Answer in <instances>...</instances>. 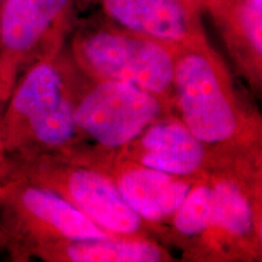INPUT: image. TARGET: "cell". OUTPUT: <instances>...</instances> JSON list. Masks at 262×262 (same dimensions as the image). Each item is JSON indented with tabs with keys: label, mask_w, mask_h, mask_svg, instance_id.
<instances>
[{
	"label": "cell",
	"mask_w": 262,
	"mask_h": 262,
	"mask_svg": "<svg viewBox=\"0 0 262 262\" xmlns=\"http://www.w3.org/2000/svg\"><path fill=\"white\" fill-rule=\"evenodd\" d=\"M2 3H3V0H0V4H2Z\"/></svg>",
	"instance_id": "2e32d148"
},
{
	"label": "cell",
	"mask_w": 262,
	"mask_h": 262,
	"mask_svg": "<svg viewBox=\"0 0 262 262\" xmlns=\"http://www.w3.org/2000/svg\"><path fill=\"white\" fill-rule=\"evenodd\" d=\"M45 261L61 262H164L171 254L156 239L107 237L60 243L41 255Z\"/></svg>",
	"instance_id": "7c38bea8"
},
{
	"label": "cell",
	"mask_w": 262,
	"mask_h": 262,
	"mask_svg": "<svg viewBox=\"0 0 262 262\" xmlns=\"http://www.w3.org/2000/svg\"><path fill=\"white\" fill-rule=\"evenodd\" d=\"M212 189V221L205 260L261 256L260 163H239L206 173Z\"/></svg>",
	"instance_id": "52a82bcc"
},
{
	"label": "cell",
	"mask_w": 262,
	"mask_h": 262,
	"mask_svg": "<svg viewBox=\"0 0 262 262\" xmlns=\"http://www.w3.org/2000/svg\"><path fill=\"white\" fill-rule=\"evenodd\" d=\"M172 104L217 166L261 160L260 119L241 100L225 62L209 41L176 50Z\"/></svg>",
	"instance_id": "6da1fadb"
},
{
	"label": "cell",
	"mask_w": 262,
	"mask_h": 262,
	"mask_svg": "<svg viewBox=\"0 0 262 262\" xmlns=\"http://www.w3.org/2000/svg\"><path fill=\"white\" fill-rule=\"evenodd\" d=\"M194 2H195V3H196V4H198V5H199V3H198V0H194Z\"/></svg>",
	"instance_id": "9a60e30c"
},
{
	"label": "cell",
	"mask_w": 262,
	"mask_h": 262,
	"mask_svg": "<svg viewBox=\"0 0 262 262\" xmlns=\"http://www.w3.org/2000/svg\"><path fill=\"white\" fill-rule=\"evenodd\" d=\"M70 37V57L84 75L135 85L172 104L179 48L131 33L103 17L75 26Z\"/></svg>",
	"instance_id": "3957f363"
},
{
	"label": "cell",
	"mask_w": 262,
	"mask_h": 262,
	"mask_svg": "<svg viewBox=\"0 0 262 262\" xmlns=\"http://www.w3.org/2000/svg\"><path fill=\"white\" fill-rule=\"evenodd\" d=\"M63 51V50H62ZM62 51L29 66L15 83L0 118V155L19 164L41 158L84 159L74 120L75 84Z\"/></svg>",
	"instance_id": "7a4b0ae2"
},
{
	"label": "cell",
	"mask_w": 262,
	"mask_h": 262,
	"mask_svg": "<svg viewBox=\"0 0 262 262\" xmlns=\"http://www.w3.org/2000/svg\"><path fill=\"white\" fill-rule=\"evenodd\" d=\"M0 186V241L18 256L39 257L55 245L117 237L49 188L17 175Z\"/></svg>",
	"instance_id": "277c9868"
},
{
	"label": "cell",
	"mask_w": 262,
	"mask_h": 262,
	"mask_svg": "<svg viewBox=\"0 0 262 262\" xmlns=\"http://www.w3.org/2000/svg\"><path fill=\"white\" fill-rule=\"evenodd\" d=\"M212 221V189L208 178L196 179L173 216L170 238L187 253L189 257H205L206 244Z\"/></svg>",
	"instance_id": "4fadbf2b"
},
{
	"label": "cell",
	"mask_w": 262,
	"mask_h": 262,
	"mask_svg": "<svg viewBox=\"0 0 262 262\" xmlns=\"http://www.w3.org/2000/svg\"><path fill=\"white\" fill-rule=\"evenodd\" d=\"M97 5L103 18L170 47L208 41L194 0H80Z\"/></svg>",
	"instance_id": "9c48e42d"
},
{
	"label": "cell",
	"mask_w": 262,
	"mask_h": 262,
	"mask_svg": "<svg viewBox=\"0 0 262 262\" xmlns=\"http://www.w3.org/2000/svg\"><path fill=\"white\" fill-rule=\"evenodd\" d=\"M89 80L84 88L75 84L74 120L85 145L93 142L90 163L119 155L150 124L175 113L168 101L135 85Z\"/></svg>",
	"instance_id": "5b68a950"
},
{
	"label": "cell",
	"mask_w": 262,
	"mask_h": 262,
	"mask_svg": "<svg viewBox=\"0 0 262 262\" xmlns=\"http://www.w3.org/2000/svg\"><path fill=\"white\" fill-rule=\"evenodd\" d=\"M95 166L113 179L127 205L159 237L160 228L163 234H168L173 216L195 181L146 168L122 157H112Z\"/></svg>",
	"instance_id": "30bf717a"
},
{
	"label": "cell",
	"mask_w": 262,
	"mask_h": 262,
	"mask_svg": "<svg viewBox=\"0 0 262 262\" xmlns=\"http://www.w3.org/2000/svg\"><path fill=\"white\" fill-rule=\"evenodd\" d=\"M146 168L196 180L216 168L214 157L175 113L147 127L119 155Z\"/></svg>",
	"instance_id": "8fae6325"
},
{
	"label": "cell",
	"mask_w": 262,
	"mask_h": 262,
	"mask_svg": "<svg viewBox=\"0 0 262 262\" xmlns=\"http://www.w3.org/2000/svg\"><path fill=\"white\" fill-rule=\"evenodd\" d=\"M12 88H14V84L5 77L3 71L0 70V111H2L3 104L6 103V101H8L10 94L12 91ZM2 113L3 112H0V118H2ZM2 163V155H0V164Z\"/></svg>",
	"instance_id": "5bb4252c"
},
{
	"label": "cell",
	"mask_w": 262,
	"mask_h": 262,
	"mask_svg": "<svg viewBox=\"0 0 262 262\" xmlns=\"http://www.w3.org/2000/svg\"><path fill=\"white\" fill-rule=\"evenodd\" d=\"M17 170V176L57 193L108 233L155 239L104 170L67 158L37 159Z\"/></svg>",
	"instance_id": "8992f818"
},
{
	"label": "cell",
	"mask_w": 262,
	"mask_h": 262,
	"mask_svg": "<svg viewBox=\"0 0 262 262\" xmlns=\"http://www.w3.org/2000/svg\"><path fill=\"white\" fill-rule=\"evenodd\" d=\"M80 0H3L0 70L15 85L19 70L55 57L77 26Z\"/></svg>",
	"instance_id": "ba28073f"
}]
</instances>
